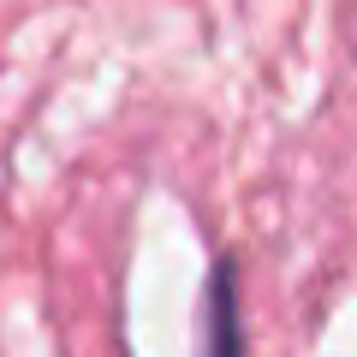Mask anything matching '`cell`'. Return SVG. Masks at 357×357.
<instances>
[{"label": "cell", "instance_id": "6da1fadb", "mask_svg": "<svg viewBox=\"0 0 357 357\" xmlns=\"http://www.w3.org/2000/svg\"><path fill=\"white\" fill-rule=\"evenodd\" d=\"M208 357H244L238 310H232V274L227 268H215V280H208Z\"/></svg>", "mask_w": 357, "mask_h": 357}]
</instances>
